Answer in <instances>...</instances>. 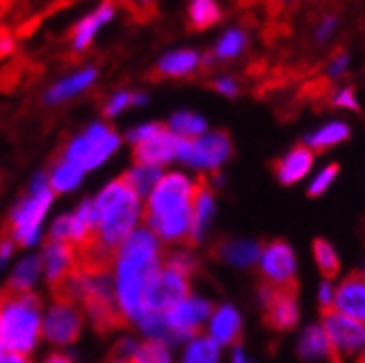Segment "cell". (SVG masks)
<instances>
[{
  "instance_id": "obj_50",
  "label": "cell",
  "mask_w": 365,
  "mask_h": 363,
  "mask_svg": "<svg viewBox=\"0 0 365 363\" xmlns=\"http://www.w3.org/2000/svg\"><path fill=\"white\" fill-rule=\"evenodd\" d=\"M140 3H142V5H150V3H153V0H140Z\"/></svg>"
},
{
  "instance_id": "obj_32",
  "label": "cell",
  "mask_w": 365,
  "mask_h": 363,
  "mask_svg": "<svg viewBox=\"0 0 365 363\" xmlns=\"http://www.w3.org/2000/svg\"><path fill=\"white\" fill-rule=\"evenodd\" d=\"M220 346L211 337H196L185 350V363H217Z\"/></svg>"
},
{
  "instance_id": "obj_21",
  "label": "cell",
  "mask_w": 365,
  "mask_h": 363,
  "mask_svg": "<svg viewBox=\"0 0 365 363\" xmlns=\"http://www.w3.org/2000/svg\"><path fill=\"white\" fill-rule=\"evenodd\" d=\"M198 68H200V55L192 48H182L163 55L157 63V74L165 78H182L194 74Z\"/></svg>"
},
{
  "instance_id": "obj_16",
  "label": "cell",
  "mask_w": 365,
  "mask_h": 363,
  "mask_svg": "<svg viewBox=\"0 0 365 363\" xmlns=\"http://www.w3.org/2000/svg\"><path fill=\"white\" fill-rule=\"evenodd\" d=\"M96 78H98V70L94 66H87V68H83V70H78V72L61 78V81H57L53 87L46 89L43 103L46 105H59V103H63L68 98H74V96L83 94L85 89H89L91 85H94Z\"/></svg>"
},
{
  "instance_id": "obj_9",
  "label": "cell",
  "mask_w": 365,
  "mask_h": 363,
  "mask_svg": "<svg viewBox=\"0 0 365 363\" xmlns=\"http://www.w3.org/2000/svg\"><path fill=\"white\" fill-rule=\"evenodd\" d=\"M233 153L231 138L222 131L207 133L198 140H180L176 159L202 170H217Z\"/></svg>"
},
{
  "instance_id": "obj_44",
  "label": "cell",
  "mask_w": 365,
  "mask_h": 363,
  "mask_svg": "<svg viewBox=\"0 0 365 363\" xmlns=\"http://www.w3.org/2000/svg\"><path fill=\"white\" fill-rule=\"evenodd\" d=\"M0 363H31L26 354H18V352H5L3 357H0Z\"/></svg>"
},
{
  "instance_id": "obj_41",
  "label": "cell",
  "mask_w": 365,
  "mask_h": 363,
  "mask_svg": "<svg viewBox=\"0 0 365 363\" xmlns=\"http://www.w3.org/2000/svg\"><path fill=\"white\" fill-rule=\"evenodd\" d=\"M335 24H337V18L335 16H329L324 22H322V26L317 29V35H315V39L322 44V41H327L329 39V35L333 33V29H335Z\"/></svg>"
},
{
  "instance_id": "obj_12",
  "label": "cell",
  "mask_w": 365,
  "mask_h": 363,
  "mask_svg": "<svg viewBox=\"0 0 365 363\" xmlns=\"http://www.w3.org/2000/svg\"><path fill=\"white\" fill-rule=\"evenodd\" d=\"M211 302L200 300V298H185L178 305H174L168 313H165V324L170 329L172 339H185V337H194L200 333L202 324L209 320L211 315Z\"/></svg>"
},
{
  "instance_id": "obj_17",
  "label": "cell",
  "mask_w": 365,
  "mask_h": 363,
  "mask_svg": "<svg viewBox=\"0 0 365 363\" xmlns=\"http://www.w3.org/2000/svg\"><path fill=\"white\" fill-rule=\"evenodd\" d=\"M113 16H115V7L111 3H103L94 11H89L87 16H83L72 29V48L78 51V53L85 51L89 44L94 41L98 31L113 20Z\"/></svg>"
},
{
  "instance_id": "obj_7",
  "label": "cell",
  "mask_w": 365,
  "mask_h": 363,
  "mask_svg": "<svg viewBox=\"0 0 365 363\" xmlns=\"http://www.w3.org/2000/svg\"><path fill=\"white\" fill-rule=\"evenodd\" d=\"M322 329L329 337L333 363L365 352V324L337 313L335 309L322 311Z\"/></svg>"
},
{
  "instance_id": "obj_27",
  "label": "cell",
  "mask_w": 365,
  "mask_h": 363,
  "mask_svg": "<svg viewBox=\"0 0 365 363\" xmlns=\"http://www.w3.org/2000/svg\"><path fill=\"white\" fill-rule=\"evenodd\" d=\"M83 170H78L76 165H72L70 161L66 159H59L55 165H53V172L48 174V180H51V188L53 192H72L81 185V180H83Z\"/></svg>"
},
{
  "instance_id": "obj_2",
  "label": "cell",
  "mask_w": 365,
  "mask_h": 363,
  "mask_svg": "<svg viewBox=\"0 0 365 363\" xmlns=\"http://www.w3.org/2000/svg\"><path fill=\"white\" fill-rule=\"evenodd\" d=\"M194 196L196 180L180 172L163 174L148 196L142 218L159 240L172 244H190Z\"/></svg>"
},
{
  "instance_id": "obj_43",
  "label": "cell",
  "mask_w": 365,
  "mask_h": 363,
  "mask_svg": "<svg viewBox=\"0 0 365 363\" xmlns=\"http://www.w3.org/2000/svg\"><path fill=\"white\" fill-rule=\"evenodd\" d=\"M348 66V55L346 53H339L333 61H331V68H329V74L331 76H339Z\"/></svg>"
},
{
  "instance_id": "obj_48",
  "label": "cell",
  "mask_w": 365,
  "mask_h": 363,
  "mask_svg": "<svg viewBox=\"0 0 365 363\" xmlns=\"http://www.w3.org/2000/svg\"><path fill=\"white\" fill-rule=\"evenodd\" d=\"M111 363H130V361H128V359H118V357H113Z\"/></svg>"
},
{
  "instance_id": "obj_35",
  "label": "cell",
  "mask_w": 365,
  "mask_h": 363,
  "mask_svg": "<svg viewBox=\"0 0 365 363\" xmlns=\"http://www.w3.org/2000/svg\"><path fill=\"white\" fill-rule=\"evenodd\" d=\"M337 172H339V165H337V163H331V165H327L322 172H319V174L313 178V183H311V188H309V196L313 198V196L324 194V192L331 188L333 180L337 178Z\"/></svg>"
},
{
  "instance_id": "obj_36",
  "label": "cell",
  "mask_w": 365,
  "mask_h": 363,
  "mask_svg": "<svg viewBox=\"0 0 365 363\" xmlns=\"http://www.w3.org/2000/svg\"><path fill=\"white\" fill-rule=\"evenodd\" d=\"M51 240L72 246V213L59 215L51 226Z\"/></svg>"
},
{
  "instance_id": "obj_4",
  "label": "cell",
  "mask_w": 365,
  "mask_h": 363,
  "mask_svg": "<svg viewBox=\"0 0 365 363\" xmlns=\"http://www.w3.org/2000/svg\"><path fill=\"white\" fill-rule=\"evenodd\" d=\"M53 200H55V192L51 188L48 174H37L33 178L29 194L11 211L7 235L16 242V246L37 244L41 222H43L46 213H48Z\"/></svg>"
},
{
  "instance_id": "obj_24",
  "label": "cell",
  "mask_w": 365,
  "mask_h": 363,
  "mask_svg": "<svg viewBox=\"0 0 365 363\" xmlns=\"http://www.w3.org/2000/svg\"><path fill=\"white\" fill-rule=\"evenodd\" d=\"M217 257L235 263V265H250L255 261H259L261 257V246L252 244V242H220L215 248Z\"/></svg>"
},
{
  "instance_id": "obj_45",
  "label": "cell",
  "mask_w": 365,
  "mask_h": 363,
  "mask_svg": "<svg viewBox=\"0 0 365 363\" xmlns=\"http://www.w3.org/2000/svg\"><path fill=\"white\" fill-rule=\"evenodd\" d=\"M14 51V39L11 37H0V55H9Z\"/></svg>"
},
{
  "instance_id": "obj_13",
  "label": "cell",
  "mask_w": 365,
  "mask_h": 363,
  "mask_svg": "<svg viewBox=\"0 0 365 363\" xmlns=\"http://www.w3.org/2000/svg\"><path fill=\"white\" fill-rule=\"evenodd\" d=\"M41 267H43V277L48 279V285L53 287V292H57L78 270L76 248L51 240L41 250Z\"/></svg>"
},
{
  "instance_id": "obj_29",
  "label": "cell",
  "mask_w": 365,
  "mask_h": 363,
  "mask_svg": "<svg viewBox=\"0 0 365 363\" xmlns=\"http://www.w3.org/2000/svg\"><path fill=\"white\" fill-rule=\"evenodd\" d=\"M220 18H222V11L215 0H192L190 3V24L194 31H205L217 24Z\"/></svg>"
},
{
  "instance_id": "obj_28",
  "label": "cell",
  "mask_w": 365,
  "mask_h": 363,
  "mask_svg": "<svg viewBox=\"0 0 365 363\" xmlns=\"http://www.w3.org/2000/svg\"><path fill=\"white\" fill-rule=\"evenodd\" d=\"M313 257H315L319 272H322L324 281L333 283V279L339 275V257H337L335 248L327 240L317 237V240H313Z\"/></svg>"
},
{
  "instance_id": "obj_6",
  "label": "cell",
  "mask_w": 365,
  "mask_h": 363,
  "mask_svg": "<svg viewBox=\"0 0 365 363\" xmlns=\"http://www.w3.org/2000/svg\"><path fill=\"white\" fill-rule=\"evenodd\" d=\"M187 294H190V277L180 275L178 270L161 263V267L157 270V275L146 285L144 313L165 315L174 305H178L180 300H185Z\"/></svg>"
},
{
  "instance_id": "obj_22",
  "label": "cell",
  "mask_w": 365,
  "mask_h": 363,
  "mask_svg": "<svg viewBox=\"0 0 365 363\" xmlns=\"http://www.w3.org/2000/svg\"><path fill=\"white\" fill-rule=\"evenodd\" d=\"M298 354L300 359H329L333 363V352H331V344H329V337L324 333L322 327H309L302 335H300V342H298Z\"/></svg>"
},
{
  "instance_id": "obj_38",
  "label": "cell",
  "mask_w": 365,
  "mask_h": 363,
  "mask_svg": "<svg viewBox=\"0 0 365 363\" xmlns=\"http://www.w3.org/2000/svg\"><path fill=\"white\" fill-rule=\"evenodd\" d=\"M333 105H335V107H344V109L356 111V109H359V103H356V96H354V87L348 85V87L339 89V92L333 96Z\"/></svg>"
},
{
  "instance_id": "obj_47",
  "label": "cell",
  "mask_w": 365,
  "mask_h": 363,
  "mask_svg": "<svg viewBox=\"0 0 365 363\" xmlns=\"http://www.w3.org/2000/svg\"><path fill=\"white\" fill-rule=\"evenodd\" d=\"M43 363H72L66 354H53V357H48Z\"/></svg>"
},
{
  "instance_id": "obj_34",
  "label": "cell",
  "mask_w": 365,
  "mask_h": 363,
  "mask_svg": "<svg viewBox=\"0 0 365 363\" xmlns=\"http://www.w3.org/2000/svg\"><path fill=\"white\" fill-rule=\"evenodd\" d=\"M148 103L146 94H133V92H115L107 103H105V116L107 118H115L122 111H126L128 107H142Z\"/></svg>"
},
{
  "instance_id": "obj_1",
  "label": "cell",
  "mask_w": 365,
  "mask_h": 363,
  "mask_svg": "<svg viewBox=\"0 0 365 363\" xmlns=\"http://www.w3.org/2000/svg\"><path fill=\"white\" fill-rule=\"evenodd\" d=\"M161 240L150 229H137L115 252V300L124 320H140L144 292L161 267Z\"/></svg>"
},
{
  "instance_id": "obj_30",
  "label": "cell",
  "mask_w": 365,
  "mask_h": 363,
  "mask_svg": "<svg viewBox=\"0 0 365 363\" xmlns=\"http://www.w3.org/2000/svg\"><path fill=\"white\" fill-rule=\"evenodd\" d=\"M126 176H128V180H130V185L135 188V192L140 194V196H150V192L157 188V183L161 180V168H157V165H137L135 163V168L133 170H128L126 172Z\"/></svg>"
},
{
  "instance_id": "obj_33",
  "label": "cell",
  "mask_w": 365,
  "mask_h": 363,
  "mask_svg": "<svg viewBox=\"0 0 365 363\" xmlns=\"http://www.w3.org/2000/svg\"><path fill=\"white\" fill-rule=\"evenodd\" d=\"M246 33L244 31H228L220 41H217V46L213 51V55L222 61H228V59H235L237 55H242V51L246 48Z\"/></svg>"
},
{
  "instance_id": "obj_40",
  "label": "cell",
  "mask_w": 365,
  "mask_h": 363,
  "mask_svg": "<svg viewBox=\"0 0 365 363\" xmlns=\"http://www.w3.org/2000/svg\"><path fill=\"white\" fill-rule=\"evenodd\" d=\"M333 300H335L333 285H331V281H324L322 287H319V307H322V311L333 309Z\"/></svg>"
},
{
  "instance_id": "obj_10",
  "label": "cell",
  "mask_w": 365,
  "mask_h": 363,
  "mask_svg": "<svg viewBox=\"0 0 365 363\" xmlns=\"http://www.w3.org/2000/svg\"><path fill=\"white\" fill-rule=\"evenodd\" d=\"M83 331V313L81 307L68 298H55L51 309L43 315L41 333L51 344L68 346L78 339Z\"/></svg>"
},
{
  "instance_id": "obj_49",
  "label": "cell",
  "mask_w": 365,
  "mask_h": 363,
  "mask_svg": "<svg viewBox=\"0 0 365 363\" xmlns=\"http://www.w3.org/2000/svg\"><path fill=\"white\" fill-rule=\"evenodd\" d=\"M359 363H365V352H361V357H359Z\"/></svg>"
},
{
  "instance_id": "obj_3",
  "label": "cell",
  "mask_w": 365,
  "mask_h": 363,
  "mask_svg": "<svg viewBox=\"0 0 365 363\" xmlns=\"http://www.w3.org/2000/svg\"><path fill=\"white\" fill-rule=\"evenodd\" d=\"M41 324V305L33 292L0 294V342L9 352L29 357L39 342Z\"/></svg>"
},
{
  "instance_id": "obj_25",
  "label": "cell",
  "mask_w": 365,
  "mask_h": 363,
  "mask_svg": "<svg viewBox=\"0 0 365 363\" xmlns=\"http://www.w3.org/2000/svg\"><path fill=\"white\" fill-rule=\"evenodd\" d=\"M168 128L180 140H198L200 135H205L207 131V122L202 116L192 113V111H176L170 122Z\"/></svg>"
},
{
  "instance_id": "obj_37",
  "label": "cell",
  "mask_w": 365,
  "mask_h": 363,
  "mask_svg": "<svg viewBox=\"0 0 365 363\" xmlns=\"http://www.w3.org/2000/svg\"><path fill=\"white\" fill-rule=\"evenodd\" d=\"M163 128V124H157V122H148V124H142V126H135L133 131H128V142H133V146L135 144H140V142H144V140H148V138H153L155 133H159Z\"/></svg>"
},
{
  "instance_id": "obj_39",
  "label": "cell",
  "mask_w": 365,
  "mask_h": 363,
  "mask_svg": "<svg viewBox=\"0 0 365 363\" xmlns=\"http://www.w3.org/2000/svg\"><path fill=\"white\" fill-rule=\"evenodd\" d=\"M211 87L215 89V92H220V94H224V96H231V98L240 94V85H237V81L231 78V76L215 78V81L211 83Z\"/></svg>"
},
{
  "instance_id": "obj_19",
  "label": "cell",
  "mask_w": 365,
  "mask_h": 363,
  "mask_svg": "<svg viewBox=\"0 0 365 363\" xmlns=\"http://www.w3.org/2000/svg\"><path fill=\"white\" fill-rule=\"evenodd\" d=\"M213 215V190L205 176L196 178V196H194V211H192V233L190 244H200L207 224Z\"/></svg>"
},
{
  "instance_id": "obj_14",
  "label": "cell",
  "mask_w": 365,
  "mask_h": 363,
  "mask_svg": "<svg viewBox=\"0 0 365 363\" xmlns=\"http://www.w3.org/2000/svg\"><path fill=\"white\" fill-rule=\"evenodd\" d=\"M178 142H180V138H176V135L163 124V128L159 133H155L153 138L133 146L135 163L137 165H157V168H161V165L170 163L172 159H176Z\"/></svg>"
},
{
  "instance_id": "obj_18",
  "label": "cell",
  "mask_w": 365,
  "mask_h": 363,
  "mask_svg": "<svg viewBox=\"0 0 365 363\" xmlns=\"http://www.w3.org/2000/svg\"><path fill=\"white\" fill-rule=\"evenodd\" d=\"M313 150L307 144H300L296 148H292L283 159H279L274 163V174L281 180L283 185H294L300 178L307 176V172L313 165Z\"/></svg>"
},
{
  "instance_id": "obj_46",
  "label": "cell",
  "mask_w": 365,
  "mask_h": 363,
  "mask_svg": "<svg viewBox=\"0 0 365 363\" xmlns=\"http://www.w3.org/2000/svg\"><path fill=\"white\" fill-rule=\"evenodd\" d=\"M233 363H252V361L244 354V350H242V348H237V350H235V354H233Z\"/></svg>"
},
{
  "instance_id": "obj_5",
  "label": "cell",
  "mask_w": 365,
  "mask_h": 363,
  "mask_svg": "<svg viewBox=\"0 0 365 363\" xmlns=\"http://www.w3.org/2000/svg\"><path fill=\"white\" fill-rule=\"evenodd\" d=\"M118 148H120V135L109 124L94 122L68 144L61 159L70 161L83 172H91L98 165H103Z\"/></svg>"
},
{
  "instance_id": "obj_23",
  "label": "cell",
  "mask_w": 365,
  "mask_h": 363,
  "mask_svg": "<svg viewBox=\"0 0 365 363\" xmlns=\"http://www.w3.org/2000/svg\"><path fill=\"white\" fill-rule=\"evenodd\" d=\"M348 135H350L348 124H344V122H331V124L322 126L319 131H315L313 135H309L307 146L313 150V155H322V153L331 150L333 146L346 142Z\"/></svg>"
},
{
  "instance_id": "obj_31",
  "label": "cell",
  "mask_w": 365,
  "mask_h": 363,
  "mask_svg": "<svg viewBox=\"0 0 365 363\" xmlns=\"http://www.w3.org/2000/svg\"><path fill=\"white\" fill-rule=\"evenodd\" d=\"M130 363H172V354L163 339H148L137 346Z\"/></svg>"
},
{
  "instance_id": "obj_8",
  "label": "cell",
  "mask_w": 365,
  "mask_h": 363,
  "mask_svg": "<svg viewBox=\"0 0 365 363\" xmlns=\"http://www.w3.org/2000/svg\"><path fill=\"white\" fill-rule=\"evenodd\" d=\"M259 300L263 307V324L272 331H289L298 324V285L277 287L261 283Z\"/></svg>"
},
{
  "instance_id": "obj_42",
  "label": "cell",
  "mask_w": 365,
  "mask_h": 363,
  "mask_svg": "<svg viewBox=\"0 0 365 363\" xmlns=\"http://www.w3.org/2000/svg\"><path fill=\"white\" fill-rule=\"evenodd\" d=\"M14 250H16V242L9 235H5L3 240H0V263L9 261L11 255H14Z\"/></svg>"
},
{
  "instance_id": "obj_15",
  "label": "cell",
  "mask_w": 365,
  "mask_h": 363,
  "mask_svg": "<svg viewBox=\"0 0 365 363\" xmlns=\"http://www.w3.org/2000/svg\"><path fill=\"white\" fill-rule=\"evenodd\" d=\"M333 309L365 324V270H354L335 292Z\"/></svg>"
},
{
  "instance_id": "obj_26",
  "label": "cell",
  "mask_w": 365,
  "mask_h": 363,
  "mask_svg": "<svg viewBox=\"0 0 365 363\" xmlns=\"http://www.w3.org/2000/svg\"><path fill=\"white\" fill-rule=\"evenodd\" d=\"M41 272H43L41 257H26V259H22L16 265V270H14L7 290H11V292H31L33 285L37 283Z\"/></svg>"
},
{
  "instance_id": "obj_20",
  "label": "cell",
  "mask_w": 365,
  "mask_h": 363,
  "mask_svg": "<svg viewBox=\"0 0 365 363\" xmlns=\"http://www.w3.org/2000/svg\"><path fill=\"white\" fill-rule=\"evenodd\" d=\"M209 331H211L213 342L237 346L242 339V320H240V313L235 311V307H231V305L220 307L211 317Z\"/></svg>"
},
{
  "instance_id": "obj_11",
  "label": "cell",
  "mask_w": 365,
  "mask_h": 363,
  "mask_svg": "<svg viewBox=\"0 0 365 363\" xmlns=\"http://www.w3.org/2000/svg\"><path fill=\"white\" fill-rule=\"evenodd\" d=\"M259 265H261L263 283L277 285V287L298 285V281H296V257H294V250L289 248V244H285L281 240L265 244L261 248Z\"/></svg>"
}]
</instances>
